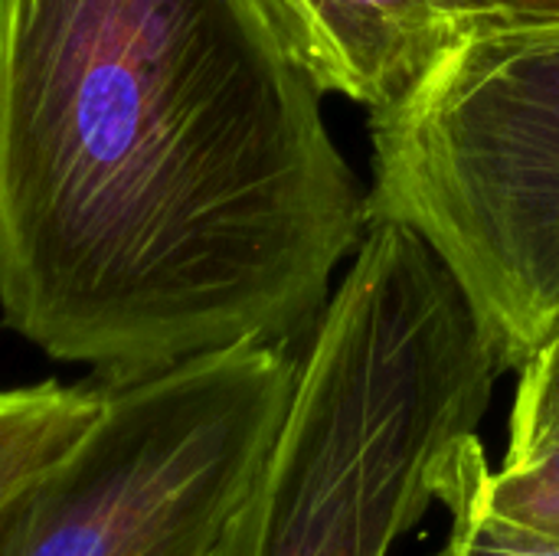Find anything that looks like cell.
<instances>
[{
    "label": "cell",
    "mask_w": 559,
    "mask_h": 556,
    "mask_svg": "<svg viewBox=\"0 0 559 556\" xmlns=\"http://www.w3.org/2000/svg\"><path fill=\"white\" fill-rule=\"evenodd\" d=\"M485 456L481 439L475 436L445 472L439 488V505H445L452 518L449 541L439 556H559V547L531 537L498 518H491L475 495V465Z\"/></svg>",
    "instance_id": "cell-8"
},
{
    "label": "cell",
    "mask_w": 559,
    "mask_h": 556,
    "mask_svg": "<svg viewBox=\"0 0 559 556\" xmlns=\"http://www.w3.org/2000/svg\"><path fill=\"white\" fill-rule=\"evenodd\" d=\"M550 351L557 354V360H559V338H557V341H554V344H550Z\"/></svg>",
    "instance_id": "cell-10"
},
{
    "label": "cell",
    "mask_w": 559,
    "mask_h": 556,
    "mask_svg": "<svg viewBox=\"0 0 559 556\" xmlns=\"http://www.w3.org/2000/svg\"><path fill=\"white\" fill-rule=\"evenodd\" d=\"M465 36L557 33L559 0H432Z\"/></svg>",
    "instance_id": "cell-9"
},
{
    "label": "cell",
    "mask_w": 559,
    "mask_h": 556,
    "mask_svg": "<svg viewBox=\"0 0 559 556\" xmlns=\"http://www.w3.org/2000/svg\"><path fill=\"white\" fill-rule=\"evenodd\" d=\"M370 223L409 229L504 370L559 338V29L465 36L370 115Z\"/></svg>",
    "instance_id": "cell-3"
},
{
    "label": "cell",
    "mask_w": 559,
    "mask_h": 556,
    "mask_svg": "<svg viewBox=\"0 0 559 556\" xmlns=\"http://www.w3.org/2000/svg\"><path fill=\"white\" fill-rule=\"evenodd\" d=\"M259 0H0V324L98 380L318 328L367 187Z\"/></svg>",
    "instance_id": "cell-1"
},
{
    "label": "cell",
    "mask_w": 559,
    "mask_h": 556,
    "mask_svg": "<svg viewBox=\"0 0 559 556\" xmlns=\"http://www.w3.org/2000/svg\"><path fill=\"white\" fill-rule=\"evenodd\" d=\"M501 374L442 262L409 229L370 223L210 556H386L439 501Z\"/></svg>",
    "instance_id": "cell-2"
},
{
    "label": "cell",
    "mask_w": 559,
    "mask_h": 556,
    "mask_svg": "<svg viewBox=\"0 0 559 556\" xmlns=\"http://www.w3.org/2000/svg\"><path fill=\"white\" fill-rule=\"evenodd\" d=\"M501 469L481 456L475 465L478 505L547 544L559 547V360L547 347L521 370Z\"/></svg>",
    "instance_id": "cell-6"
},
{
    "label": "cell",
    "mask_w": 559,
    "mask_h": 556,
    "mask_svg": "<svg viewBox=\"0 0 559 556\" xmlns=\"http://www.w3.org/2000/svg\"><path fill=\"white\" fill-rule=\"evenodd\" d=\"M292 347L95 380L98 410L29 495L3 556H210L292 406Z\"/></svg>",
    "instance_id": "cell-4"
},
{
    "label": "cell",
    "mask_w": 559,
    "mask_h": 556,
    "mask_svg": "<svg viewBox=\"0 0 559 556\" xmlns=\"http://www.w3.org/2000/svg\"><path fill=\"white\" fill-rule=\"evenodd\" d=\"M95 410V383L39 380L0 390V556L29 495L88 429Z\"/></svg>",
    "instance_id": "cell-7"
},
{
    "label": "cell",
    "mask_w": 559,
    "mask_h": 556,
    "mask_svg": "<svg viewBox=\"0 0 559 556\" xmlns=\"http://www.w3.org/2000/svg\"><path fill=\"white\" fill-rule=\"evenodd\" d=\"M292 59L370 115L409 98L459 29L432 0H259Z\"/></svg>",
    "instance_id": "cell-5"
}]
</instances>
